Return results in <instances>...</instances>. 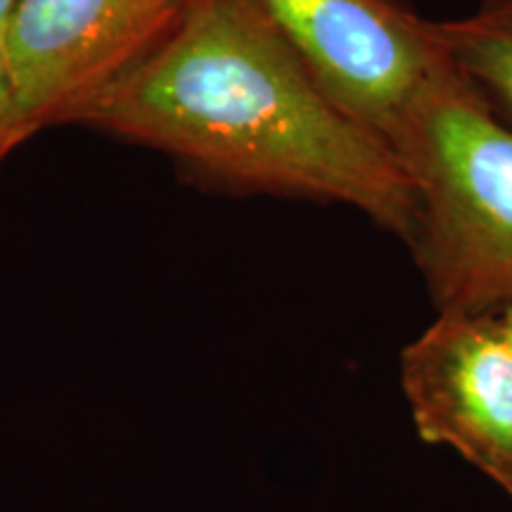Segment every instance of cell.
Instances as JSON below:
<instances>
[{"instance_id":"cell-1","label":"cell","mask_w":512,"mask_h":512,"mask_svg":"<svg viewBox=\"0 0 512 512\" xmlns=\"http://www.w3.org/2000/svg\"><path fill=\"white\" fill-rule=\"evenodd\" d=\"M74 121L226 190L344 204L406 245L413 235L415 190L394 147L323 93L259 0H192Z\"/></svg>"},{"instance_id":"cell-2","label":"cell","mask_w":512,"mask_h":512,"mask_svg":"<svg viewBox=\"0 0 512 512\" xmlns=\"http://www.w3.org/2000/svg\"><path fill=\"white\" fill-rule=\"evenodd\" d=\"M415 190L408 249L437 313L512 306V128L446 69L392 138Z\"/></svg>"},{"instance_id":"cell-3","label":"cell","mask_w":512,"mask_h":512,"mask_svg":"<svg viewBox=\"0 0 512 512\" xmlns=\"http://www.w3.org/2000/svg\"><path fill=\"white\" fill-rule=\"evenodd\" d=\"M323 93L392 145L406 112L451 62L437 22L403 0H259Z\"/></svg>"},{"instance_id":"cell-4","label":"cell","mask_w":512,"mask_h":512,"mask_svg":"<svg viewBox=\"0 0 512 512\" xmlns=\"http://www.w3.org/2000/svg\"><path fill=\"white\" fill-rule=\"evenodd\" d=\"M192 0H17L3 31L31 133L74 114L157 50Z\"/></svg>"},{"instance_id":"cell-5","label":"cell","mask_w":512,"mask_h":512,"mask_svg":"<svg viewBox=\"0 0 512 512\" xmlns=\"http://www.w3.org/2000/svg\"><path fill=\"white\" fill-rule=\"evenodd\" d=\"M418 437L512 498V344L498 313H437L399 356Z\"/></svg>"},{"instance_id":"cell-6","label":"cell","mask_w":512,"mask_h":512,"mask_svg":"<svg viewBox=\"0 0 512 512\" xmlns=\"http://www.w3.org/2000/svg\"><path fill=\"white\" fill-rule=\"evenodd\" d=\"M451 67L512 128V0H484L472 15L437 22Z\"/></svg>"},{"instance_id":"cell-7","label":"cell","mask_w":512,"mask_h":512,"mask_svg":"<svg viewBox=\"0 0 512 512\" xmlns=\"http://www.w3.org/2000/svg\"><path fill=\"white\" fill-rule=\"evenodd\" d=\"M31 131L24 124L22 110H19L15 83H12L8 53H5L3 34H0V164L19 143H24Z\"/></svg>"},{"instance_id":"cell-8","label":"cell","mask_w":512,"mask_h":512,"mask_svg":"<svg viewBox=\"0 0 512 512\" xmlns=\"http://www.w3.org/2000/svg\"><path fill=\"white\" fill-rule=\"evenodd\" d=\"M15 5L17 0H0V34L8 27V19L12 15V10H15Z\"/></svg>"},{"instance_id":"cell-9","label":"cell","mask_w":512,"mask_h":512,"mask_svg":"<svg viewBox=\"0 0 512 512\" xmlns=\"http://www.w3.org/2000/svg\"><path fill=\"white\" fill-rule=\"evenodd\" d=\"M498 318H501L505 335H508L510 344H512V306H508V309H503V311H498Z\"/></svg>"}]
</instances>
